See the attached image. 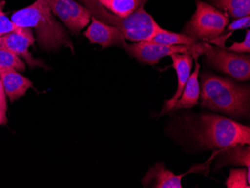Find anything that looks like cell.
<instances>
[{"instance_id": "obj_21", "label": "cell", "mask_w": 250, "mask_h": 188, "mask_svg": "<svg viewBox=\"0 0 250 188\" xmlns=\"http://www.w3.org/2000/svg\"><path fill=\"white\" fill-rule=\"evenodd\" d=\"M4 2H0V37L14 32L19 28V26L12 22L11 19L5 15L2 7Z\"/></svg>"}, {"instance_id": "obj_20", "label": "cell", "mask_w": 250, "mask_h": 188, "mask_svg": "<svg viewBox=\"0 0 250 188\" xmlns=\"http://www.w3.org/2000/svg\"><path fill=\"white\" fill-rule=\"evenodd\" d=\"M250 172L247 169H231L230 175L226 180L229 188H250Z\"/></svg>"}, {"instance_id": "obj_25", "label": "cell", "mask_w": 250, "mask_h": 188, "mask_svg": "<svg viewBox=\"0 0 250 188\" xmlns=\"http://www.w3.org/2000/svg\"><path fill=\"white\" fill-rule=\"evenodd\" d=\"M0 41H1V37H0Z\"/></svg>"}, {"instance_id": "obj_24", "label": "cell", "mask_w": 250, "mask_h": 188, "mask_svg": "<svg viewBox=\"0 0 250 188\" xmlns=\"http://www.w3.org/2000/svg\"><path fill=\"white\" fill-rule=\"evenodd\" d=\"M250 26V15H248V16H244L234 20L232 23L228 26L226 31L232 32L237 29H246Z\"/></svg>"}, {"instance_id": "obj_19", "label": "cell", "mask_w": 250, "mask_h": 188, "mask_svg": "<svg viewBox=\"0 0 250 188\" xmlns=\"http://www.w3.org/2000/svg\"><path fill=\"white\" fill-rule=\"evenodd\" d=\"M0 69L26 70V63L13 52L0 45Z\"/></svg>"}, {"instance_id": "obj_8", "label": "cell", "mask_w": 250, "mask_h": 188, "mask_svg": "<svg viewBox=\"0 0 250 188\" xmlns=\"http://www.w3.org/2000/svg\"><path fill=\"white\" fill-rule=\"evenodd\" d=\"M53 15L58 17L67 29L78 34L89 23V10L74 0H45Z\"/></svg>"}, {"instance_id": "obj_15", "label": "cell", "mask_w": 250, "mask_h": 188, "mask_svg": "<svg viewBox=\"0 0 250 188\" xmlns=\"http://www.w3.org/2000/svg\"><path fill=\"white\" fill-rule=\"evenodd\" d=\"M246 144H237L225 148L215 164V169L226 165L244 166L250 172V148Z\"/></svg>"}, {"instance_id": "obj_14", "label": "cell", "mask_w": 250, "mask_h": 188, "mask_svg": "<svg viewBox=\"0 0 250 188\" xmlns=\"http://www.w3.org/2000/svg\"><path fill=\"white\" fill-rule=\"evenodd\" d=\"M192 57L195 59L196 68H195L193 73H192L189 76L183 92H182L179 99L174 105L172 110L192 108L199 103V99L200 98V85H199L198 78H199L200 64L198 62V58L199 56L192 55Z\"/></svg>"}, {"instance_id": "obj_12", "label": "cell", "mask_w": 250, "mask_h": 188, "mask_svg": "<svg viewBox=\"0 0 250 188\" xmlns=\"http://www.w3.org/2000/svg\"><path fill=\"white\" fill-rule=\"evenodd\" d=\"M185 175H175L166 169L164 163H157L147 171L142 183L144 188H182L181 179Z\"/></svg>"}, {"instance_id": "obj_1", "label": "cell", "mask_w": 250, "mask_h": 188, "mask_svg": "<svg viewBox=\"0 0 250 188\" xmlns=\"http://www.w3.org/2000/svg\"><path fill=\"white\" fill-rule=\"evenodd\" d=\"M250 87L205 73L201 75V106L234 117L250 113Z\"/></svg>"}, {"instance_id": "obj_16", "label": "cell", "mask_w": 250, "mask_h": 188, "mask_svg": "<svg viewBox=\"0 0 250 188\" xmlns=\"http://www.w3.org/2000/svg\"><path fill=\"white\" fill-rule=\"evenodd\" d=\"M101 5L113 15L125 18L136 12L146 0H98Z\"/></svg>"}, {"instance_id": "obj_3", "label": "cell", "mask_w": 250, "mask_h": 188, "mask_svg": "<svg viewBox=\"0 0 250 188\" xmlns=\"http://www.w3.org/2000/svg\"><path fill=\"white\" fill-rule=\"evenodd\" d=\"M192 136L198 145L206 149L250 144V127L217 115L201 116L192 130Z\"/></svg>"}, {"instance_id": "obj_7", "label": "cell", "mask_w": 250, "mask_h": 188, "mask_svg": "<svg viewBox=\"0 0 250 188\" xmlns=\"http://www.w3.org/2000/svg\"><path fill=\"white\" fill-rule=\"evenodd\" d=\"M204 42H199L195 45H162L151 43L147 41L125 43V49L130 55L140 63L154 66L161 59L174 53H188L191 55H202Z\"/></svg>"}, {"instance_id": "obj_18", "label": "cell", "mask_w": 250, "mask_h": 188, "mask_svg": "<svg viewBox=\"0 0 250 188\" xmlns=\"http://www.w3.org/2000/svg\"><path fill=\"white\" fill-rule=\"evenodd\" d=\"M212 2L215 6L236 19L250 14V0H212Z\"/></svg>"}, {"instance_id": "obj_17", "label": "cell", "mask_w": 250, "mask_h": 188, "mask_svg": "<svg viewBox=\"0 0 250 188\" xmlns=\"http://www.w3.org/2000/svg\"><path fill=\"white\" fill-rule=\"evenodd\" d=\"M147 42L151 43H157L162 45H195L199 43L197 41L189 37L185 34H178L175 32L163 29L157 35L151 38Z\"/></svg>"}, {"instance_id": "obj_26", "label": "cell", "mask_w": 250, "mask_h": 188, "mask_svg": "<svg viewBox=\"0 0 250 188\" xmlns=\"http://www.w3.org/2000/svg\"><path fill=\"white\" fill-rule=\"evenodd\" d=\"M146 1H147V0H146Z\"/></svg>"}, {"instance_id": "obj_11", "label": "cell", "mask_w": 250, "mask_h": 188, "mask_svg": "<svg viewBox=\"0 0 250 188\" xmlns=\"http://www.w3.org/2000/svg\"><path fill=\"white\" fill-rule=\"evenodd\" d=\"M172 60V67L176 71L178 77V88L176 92L172 98L167 100L160 116H164L166 113L172 110L174 105L181 97L185 85L189 79L192 68V55L188 53H174L170 56Z\"/></svg>"}, {"instance_id": "obj_22", "label": "cell", "mask_w": 250, "mask_h": 188, "mask_svg": "<svg viewBox=\"0 0 250 188\" xmlns=\"http://www.w3.org/2000/svg\"><path fill=\"white\" fill-rule=\"evenodd\" d=\"M8 103L7 95L4 89L3 84L0 77V125H5L8 123Z\"/></svg>"}, {"instance_id": "obj_9", "label": "cell", "mask_w": 250, "mask_h": 188, "mask_svg": "<svg viewBox=\"0 0 250 188\" xmlns=\"http://www.w3.org/2000/svg\"><path fill=\"white\" fill-rule=\"evenodd\" d=\"M34 43L35 38L32 29L23 27H19L17 30L2 36L0 41V45L13 52L22 60H24L29 68L41 67L46 68V64L42 60L34 58L29 52V47L33 45Z\"/></svg>"}, {"instance_id": "obj_4", "label": "cell", "mask_w": 250, "mask_h": 188, "mask_svg": "<svg viewBox=\"0 0 250 188\" xmlns=\"http://www.w3.org/2000/svg\"><path fill=\"white\" fill-rule=\"evenodd\" d=\"M92 17L98 21L119 29L125 39L133 42L150 40L163 30L153 17L144 9L142 5L130 16L121 18L113 15L101 5L98 0H79Z\"/></svg>"}, {"instance_id": "obj_23", "label": "cell", "mask_w": 250, "mask_h": 188, "mask_svg": "<svg viewBox=\"0 0 250 188\" xmlns=\"http://www.w3.org/2000/svg\"><path fill=\"white\" fill-rule=\"evenodd\" d=\"M225 50L228 51L235 52V53H250V32L247 30L246 34L245 39L241 43L234 42L232 45L230 47H223Z\"/></svg>"}, {"instance_id": "obj_13", "label": "cell", "mask_w": 250, "mask_h": 188, "mask_svg": "<svg viewBox=\"0 0 250 188\" xmlns=\"http://www.w3.org/2000/svg\"><path fill=\"white\" fill-rule=\"evenodd\" d=\"M0 77L4 89L10 102H14L26 95L32 86V82L27 77L14 69H0Z\"/></svg>"}, {"instance_id": "obj_6", "label": "cell", "mask_w": 250, "mask_h": 188, "mask_svg": "<svg viewBox=\"0 0 250 188\" xmlns=\"http://www.w3.org/2000/svg\"><path fill=\"white\" fill-rule=\"evenodd\" d=\"M202 55L209 64L229 74L238 81H248L250 78V55L241 54L228 51L219 47H213L207 42H204Z\"/></svg>"}, {"instance_id": "obj_10", "label": "cell", "mask_w": 250, "mask_h": 188, "mask_svg": "<svg viewBox=\"0 0 250 188\" xmlns=\"http://www.w3.org/2000/svg\"><path fill=\"white\" fill-rule=\"evenodd\" d=\"M92 23L83 35L92 43H96L103 48L109 47H125V39L117 28L98 21L92 16Z\"/></svg>"}, {"instance_id": "obj_2", "label": "cell", "mask_w": 250, "mask_h": 188, "mask_svg": "<svg viewBox=\"0 0 250 188\" xmlns=\"http://www.w3.org/2000/svg\"><path fill=\"white\" fill-rule=\"evenodd\" d=\"M11 20L19 27L34 29L39 47L54 50L62 47L73 48L72 42L64 28L55 19L45 0H36L32 5L18 10Z\"/></svg>"}, {"instance_id": "obj_5", "label": "cell", "mask_w": 250, "mask_h": 188, "mask_svg": "<svg viewBox=\"0 0 250 188\" xmlns=\"http://www.w3.org/2000/svg\"><path fill=\"white\" fill-rule=\"evenodd\" d=\"M229 23L228 15L206 2L196 1V11L183 29V34L199 42L213 43Z\"/></svg>"}]
</instances>
